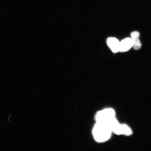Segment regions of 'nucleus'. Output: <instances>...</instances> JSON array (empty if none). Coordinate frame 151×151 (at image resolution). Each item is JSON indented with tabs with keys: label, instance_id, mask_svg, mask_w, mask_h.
<instances>
[{
	"label": "nucleus",
	"instance_id": "423d86ee",
	"mask_svg": "<svg viewBox=\"0 0 151 151\" xmlns=\"http://www.w3.org/2000/svg\"><path fill=\"white\" fill-rule=\"evenodd\" d=\"M131 36L133 42V48L134 50H140L142 46L141 43L139 40L140 34L138 32L134 31L131 33Z\"/></svg>",
	"mask_w": 151,
	"mask_h": 151
},
{
	"label": "nucleus",
	"instance_id": "f257e3e1",
	"mask_svg": "<svg viewBox=\"0 0 151 151\" xmlns=\"http://www.w3.org/2000/svg\"><path fill=\"white\" fill-rule=\"evenodd\" d=\"M112 133L109 126L103 123L96 122L92 130L94 139L99 143L104 142L109 140Z\"/></svg>",
	"mask_w": 151,
	"mask_h": 151
},
{
	"label": "nucleus",
	"instance_id": "39448f33",
	"mask_svg": "<svg viewBox=\"0 0 151 151\" xmlns=\"http://www.w3.org/2000/svg\"><path fill=\"white\" fill-rule=\"evenodd\" d=\"M107 44L112 51L114 53L119 52L120 41L115 37H109L107 39Z\"/></svg>",
	"mask_w": 151,
	"mask_h": 151
},
{
	"label": "nucleus",
	"instance_id": "f03ea898",
	"mask_svg": "<svg viewBox=\"0 0 151 151\" xmlns=\"http://www.w3.org/2000/svg\"><path fill=\"white\" fill-rule=\"evenodd\" d=\"M95 118L96 122L103 123L109 126L116 119V112L112 108L103 109L96 113Z\"/></svg>",
	"mask_w": 151,
	"mask_h": 151
},
{
	"label": "nucleus",
	"instance_id": "7ed1b4c3",
	"mask_svg": "<svg viewBox=\"0 0 151 151\" xmlns=\"http://www.w3.org/2000/svg\"><path fill=\"white\" fill-rule=\"evenodd\" d=\"M112 133L117 135H124L129 136L133 133L131 128L127 124H120L118 122L113 127Z\"/></svg>",
	"mask_w": 151,
	"mask_h": 151
},
{
	"label": "nucleus",
	"instance_id": "20e7f679",
	"mask_svg": "<svg viewBox=\"0 0 151 151\" xmlns=\"http://www.w3.org/2000/svg\"><path fill=\"white\" fill-rule=\"evenodd\" d=\"M133 42L131 38L127 37L120 42L119 52H125L128 51L133 46Z\"/></svg>",
	"mask_w": 151,
	"mask_h": 151
}]
</instances>
